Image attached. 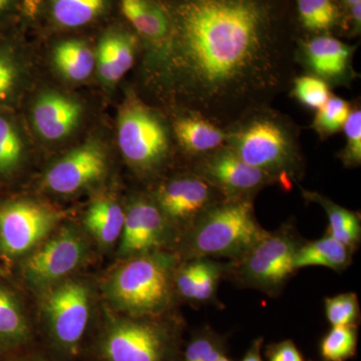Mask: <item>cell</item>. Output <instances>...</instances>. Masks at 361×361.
I'll return each mask as SVG.
<instances>
[{"label":"cell","mask_w":361,"mask_h":361,"mask_svg":"<svg viewBox=\"0 0 361 361\" xmlns=\"http://www.w3.org/2000/svg\"><path fill=\"white\" fill-rule=\"evenodd\" d=\"M280 0H177L152 56L182 109L226 129L271 106L296 75V39Z\"/></svg>","instance_id":"obj_1"},{"label":"cell","mask_w":361,"mask_h":361,"mask_svg":"<svg viewBox=\"0 0 361 361\" xmlns=\"http://www.w3.org/2000/svg\"><path fill=\"white\" fill-rule=\"evenodd\" d=\"M225 145L252 167L262 171L284 191L305 174L300 129L290 116L262 106L226 128Z\"/></svg>","instance_id":"obj_2"},{"label":"cell","mask_w":361,"mask_h":361,"mask_svg":"<svg viewBox=\"0 0 361 361\" xmlns=\"http://www.w3.org/2000/svg\"><path fill=\"white\" fill-rule=\"evenodd\" d=\"M165 314H109L92 330L85 361H180V323Z\"/></svg>","instance_id":"obj_3"},{"label":"cell","mask_w":361,"mask_h":361,"mask_svg":"<svg viewBox=\"0 0 361 361\" xmlns=\"http://www.w3.org/2000/svg\"><path fill=\"white\" fill-rule=\"evenodd\" d=\"M179 261L164 250L126 258L106 281L104 292L120 314H165L174 303Z\"/></svg>","instance_id":"obj_4"},{"label":"cell","mask_w":361,"mask_h":361,"mask_svg":"<svg viewBox=\"0 0 361 361\" xmlns=\"http://www.w3.org/2000/svg\"><path fill=\"white\" fill-rule=\"evenodd\" d=\"M267 232L256 219L253 199H225L180 235V250L185 260H237Z\"/></svg>","instance_id":"obj_5"},{"label":"cell","mask_w":361,"mask_h":361,"mask_svg":"<svg viewBox=\"0 0 361 361\" xmlns=\"http://www.w3.org/2000/svg\"><path fill=\"white\" fill-rule=\"evenodd\" d=\"M92 290L82 280H65L44 292L42 344L59 361L82 357L92 322Z\"/></svg>","instance_id":"obj_6"},{"label":"cell","mask_w":361,"mask_h":361,"mask_svg":"<svg viewBox=\"0 0 361 361\" xmlns=\"http://www.w3.org/2000/svg\"><path fill=\"white\" fill-rule=\"evenodd\" d=\"M302 242L293 225L267 232L242 257L226 263L224 278L237 286L276 297L297 271L294 257Z\"/></svg>","instance_id":"obj_7"},{"label":"cell","mask_w":361,"mask_h":361,"mask_svg":"<svg viewBox=\"0 0 361 361\" xmlns=\"http://www.w3.org/2000/svg\"><path fill=\"white\" fill-rule=\"evenodd\" d=\"M167 123L158 111L130 94L120 109L118 142L123 158L139 172L151 174L165 165L171 154Z\"/></svg>","instance_id":"obj_8"},{"label":"cell","mask_w":361,"mask_h":361,"mask_svg":"<svg viewBox=\"0 0 361 361\" xmlns=\"http://www.w3.org/2000/svg\"><path fill=\"white\" fill-rule=\"evenodd\" d=\"M87 254L89 244L82 231L66 226L32 252L23 264V275L33 290L44 293L82 267Z\"/></svg>","instance_id":"obj_9"},{"label":"cell","mask_w":361,"mask_h":361,"mask_svg":"<svg viewBox=\"0 0 361 361\" xmlns=\"http://www.w3.org/2000/svg\"><path fill=\"white\" fill-rule=\"evenodd\" d=\"M225 199L213 185L191 168L188 172L161 182L153 201L173 232L178 229L182 235L208 209Z\"/></svg>","instance_id":"obj_10"},{"label":"cell","mask_w":361,"mask_h":361,"mask_svg":"<svg viewBox=\"0 0 361 361\" xmlns=\"http://www.w3.org/2000/svg\"><path fill=\"white\" fill-rule=\"evenodd\" d=\"M61 219L52 207L40 202H11L0 208V250L8 258L18 257L49 237Z\"/></svg>","instance_id":"obj_11"},{"label":"cell","mask_w":361,"mask_h":361,"mask_svg":"<svg viewBox=\"0 0 361 361\" xmlns=\"http://www.w3.org/2000/svg\"><path fill=\"white\" fill-rule=\"evenodd\" d=\"M192 169L205 178L226 199H253L274 180L247 164L229 147L221 148L192 161Z\"/></svg>","instance_id":"obj_12"},{"label":"cell","mask_w":361,"mask_h":361,"mask_svg":"<svg viewBox=\"0 0 361 361\" xmlns=\"http://www.w3.org/2000/svg\"><path fill=\"white\" fill-rule=\"evenodd\" d=\"M355 51L356 45L345 44L331 35L297 37L296 65L330 87H349L357 78L353 68Z\"/></svg>","instance_id":"obj_13"},{"label":"cell","mask_w":361,"mask_h":361,"mask_svg":"<svg viewBox=\"0 0 361 361\" xmlns=\"http://www.w3.org/2000/svg\"><path fill=\"white\" fill-rule=\"evenodd\" d=\"M174 232L153 199H135L125 211L120 254L125 258L163 250Z\"/></svg>","instance_id":"obj_14"},{"label":"cell","mask_w":361,"mask_h":361,"mask_svg":"<svg viewBox=\"0 0 361 361\" xmlns=\"http://www.w3.org/2000/svg\"><path fill=\"white\" fill-rule=\"evenodd\" d=\"M106 157L99 145L89 142L56 161L44 178L45 186L56 194L77 193L101 180L106 172Z\"/></svg>","instance_id":"obj_15"},{"label":"cell","mask_w":361,"mask_h":361,"mask_svg":"<svg viewBox=\"0 0 361 361\" xmlns=\"http://www.w3.org/2000/svg\"><path fill=\"white\" fill-rule=\"evenodd\" d=\"M180 111L171 122V133L180 151L191 161L224 146L225 129L196 111L184 109Z\"/></svg>","instance_id":"obj_16"},{"label":"cell","mask_w":361,"mask_h":361,"mask_svg":"<svg viewBox=\"0 0 361 361\" xmlns=\"http://www.w3.org/2000/svg\"><path fill=\"white\" fill-rule=\"evenodd\" d=\"M226 263L210 258L190 259L178 265L175 272L177 295L196 304H212L224 278Z\"/></svg>","instance_id":"obj_17"},{"label":"cell","mask_w":361,"mask_h":361,"mask_svg":"<svg viewBox=\"0 0 361 361\" xmlns=\"http://www.w3.org/2000/svg\"><path fill=\"white\" fill-rule=\"evenodd\" d=\"M82 116V106L70 97L56 92L40 97L33 109V123L39 134L49 141L70 135Z\"/></svg>","instance_id":"obj_18"},{"label":"cell","mask_w":361,"mask_h":361,"mask_svg":"<svg viewBox=\"0 0 361 361\" xmlns=\"http://www.w3.org/2000/svg\"><path fill=\"white\" fill-rule=\"evenodd\" d=\"M123 16L134 26L151 49L152 56L163 49L170 33V18L155 0H122Z\"/></svg>","instance_id":"obj_19"},{"label":"cell","mask_w":361,"mask_h":361,"mask_svg":"<svg viewBox=\"0 0 361 361\" xmlns=\"http://www.w3.org/2000/svg\"><path fill=\"white\" fill-rule=\"evenodd\" d=\"M135 40L125 32L106 33L97 51V68L104 82L115 84L130 70L135 56Z\"/></svg>","instance_id":"obj_20"},{"label":"cell","mask_w":361,"mask_h":361,"mask_svg":"<svg viewBox=\"0 0 361 361\" xmlns=\"http://www.w3.org/2000/svg\"><path fill=\"white\" fill-rule=\"evenodd\" d=\"M355 250L338 240L325 234L314 241H303L294 257L295 269L322 266L336 272H343L353 262Z\"/></svg>","instance_id":"obj_21"},{"label":"cell","mask_w":361,"mask_h":361,"mask_svg":"<svg viewBox=\"0 0 361 361\" xmlns=\"http://www.w3.org/2000/svg\"><path fill=\"white\" fill-rule=\"evenodd\" d=\"M299 188L302 192L304 200L308 203L317 204L326 213L329 217V228L325 234L334 237L355 251L360 245L361 238L360 214L338 205L329 197L318 192L310 191L300 186Z\"/></svg>","instance_id":"obj_22"},{"label":"cell","mask_w":361,"mask_h":361,"mask_svg":"<svg viewBox=\"0 0 361 361\" xmlns=\"http://www.w3.org/2000/svg\"><path fill=\"white\" fill-rule=\"evenodd\" d=\"M35 342V331L20 304L0 287V348L13 351Z\"/></svg>","instance_id":"obj_23"},{"label":"cell","mask_w":361,"mask_h":361,"mask_svg":"<svg viewBox=\"0 0 361 361\" xmlns=\"http://www.w3.org/2000/svg\"><path fill=\"white\" fill-rule=\"evenodd\" d=\"M125 211L110 199H99L90 204L85 216L87 231L104 246H110L122 234Z\"/></svg>","instance_id":"obj_24"},{"label":"cell","mask_w":361,"mask_h":361,"mask_svg":"<svg viewBox=\"0 0 361 361\" xmlns=\"http://www.w3.org/2000/svg\"><path fill=\"white\" fill-rule=\"evenodd\" d=\"M54 63L68 80L82 82L92 75L96 66L94 52L85 42L68 40L54 49Z\"/></svg>","instance_id":"obj_25"},{"label":"cell","mask_w":361,"mask_h":361,"mask_svg":"<svg viewBox=\"0 0 361 361\" xmlns=\"http://www.w3.org/2000/svg\"><path fill=\"white\" fill-rule=\"evenodd\" d=\"M296 7L299 23L311 35H330L339 23L336 0H296Z\"/></svg>","instance_id":"obj_26"},{"label":"cell","mask_w":361,"mask_h":361,"mask_svg":"<svg viewBox=\"0 0 361 361\" xmlns=\"http://www.w3.org/2000/svg\"><path fill=\"white\" fill-rule=\"evenodd\" d=\"M226 337L210 327L196 330L183 344L180 361H218L227 355Z\"/></svg>","instance_id":"obj_27"},{"label":"cell","mask_w":361,"mask_h":361,"mask_svg":"<svg viewBox=\"0 0 361 361\" xmlns=\"http://www.w3.org/2000/svg\"><path fill=\"white\" fill-rule=\"evenodd\" d=\"M106 4V0H52V18L65 27H80L96 20Z\"/></svg>","instance_id":"obj_28"},{"label":"cell","mask_w":361,"mask_h":361,"mask_svg":"<svg viewBox=\"0 0 361 361\" xmlns=\"http://www.w3.org/2000/svg\"><path fill=\"white\" fill-rule=\"evenodd\" d=\"M353 103L331 94L319 110L315 111L314 118L311 123V129L324 141L331 135L343 130L344 123L350 114Z\"/></svg>","instance_id":"obj_29"},{"label":"cell","mask_w":361,"mask_h":361,"mask_svg":"<svg viewBox=\"0 0 361 361\" xmlns=\"http://www.w3.org/2000/svg\"><path fill=\"white\" fill-rule=\"evenodd\" d=\"M357 326H332L320 341L319 351L324 361H346L355 355Z\"/></svg>","instance_id":"obj_30"},{"label":"cell","mask_w":361,"mask_h":361,"mask_svg":"<svg viewBox=\"0 0 361 361\" xmlns=\"http://www.w3.org/2000/svg\"><path fill=\"white\" fill-rule=\"evenodd\" d=\"M289 96L304 108L317 111L331 97V87L320 78L304 73L295 75L288 90Z\"/></svg>","instance_id":"obj_31"},{"label":"cell","mask_w":361,"mask_h":361,"mask_svg":"<svg viewBox=\"0 0 361 361\" xmlns=\"http://www.w3.org/2000/svg\"><path fill=\"white\" fill-rule=\"evenodd\" d=\"M345 145L337 157L348 169L360 168L361 165V109L360 104L353 103L348 120L344 123Z\"/></svg>","instance_id":"obj_32"},{"label":"cell","mask_w":361,"mask_h":361,"mask_svg":"<svg viewBox=\"0 0 361 361\" xmlns=\"http://www.w3.org/2000/svg\"><path fill=\"white\" fill-rule=\"evenodd\" d=\"M325 315L331 326H357L360 317L358 297L353 292L324 299Z\"/></svg>","instance_id":"obj_33"},{"label":"cell","mask_w":361,"mask_h":361,"mask_svg":"<svg viewBox=\"0 0 361 361\" xmlns=\"http://www.w3.org/2000/svg\"><path fill=\"white\" fill-rule=\"evenodd\" d=\"M20 156V137L11 123L0 116V171L8 172L16 167Z\"/></svg>","instance_id":"obj_34"},{"label":"cell","mask_w":361,"mask_h":361,"mask_svg":"<svg viewBox=\"0 0 361 361\" xmlns=\"http://www.w3.org/2000/svg\"><path fill=\"white\" fill-rule=\"evenodd\" d=\"M268 361H304L302 355L290 339L275 342L266 348Z\"/></svg>","instance_id":"obj_35"},{"label":"cell","mask_w":361,"mask_h":361,"mask_svg":"<svg viewBox=\"0 0 361 361\" xmlns=\"http://www.w3.org/2000/svg\"><path fill=\"white\" fill-rule=\"evenodd\" d=\"M8 361H59L42 344L35 343L16 349V355Z\"/></svg>","instance_id":"obj_36"},{"label":"cell","mask_w":361,"mask_h":361,"mask_svg":"<svg viewBox=\"0 0 361 361\" xmlns=\"http://www.w3.org/2000/svg\"><path fill=\"white\" fill-rule=\"evenodd\" d=\"M16 73L8 59L0 56V99H4L13 90Z\"/></svg>","instance_id":"obj_37"},{"label":"cell","mask_w":361,"mask_h":361,"mask_svg":"<svg viewBox=\"0 0 361 361\" xmlns=\"http://www.w3.org/2000/svg\"><path fill=\"white\" fill-rule=\"evenodd\" d=\"M263 341H264L263 337H259L252 342L250 348L247 350L245 356L241 361H263L262 356H261Z\"/></svg>","instance_id":"obj_38"},{"label":"cell","mask_w":361,"mask_h":361,"mask_svg":"<svg viewBox=\"0 0 361 361\" xmlns=\"http://www.w3.org/2000/svg\"><path fill=\"white\" fill-rule=\"evenodd\" d=\"M40 4H42V0H23V13L28 18H35L39 11Z\"/></svg>","instance_id":"obj_39"},{"label":"cell","mask_w":361,"mask_h":361,"mask_svg":"<svg viewBox=\"0 0 361 361\" xmlns=\"http://www.w3.org/2000/svg\"><path fill=\"white\" fill-rule=\"evenodd\" d=\"M13 0H0V14L11 9Z\"/></svg>","instance_id":"obj_40"},{"label":"cell","mask_w":361,"mask_h":361,"mask_svg":"<svg viewBox=\"0 0 361 361\" xmlns=\"http://www.w3.org/2000/svg\"><path fill=\"white\" fill-rule=\"evenodd\" d=\"M341 1L343 4L344 8L348 11H350L353 7L361 4V0H341Z\"/></svg>","instance_id":"obj_41"},{"label":"cell","mask_w":361,"mask_h":361,"mask_svg":"<svg viewBox=\"0 0 361 361\" xmlns=\"http://www.w3.org/2000/svg\"><path fill=\"white\" fill-rule=\"evenodd\" d=\"M218 361H233V360H230V358H228L227 355H224V356H222V357H221L220 360Z\"/></svg>","instance_id":"obj_42"},{"label":"cell","mask_w":361,"mask_h":361,"mask_svg":"<svg viewBox=\"0 0 361 361\" xmlns=\"http://www.w3.org/2000/svg\"><path fill=\"white\" fill-rule=\"evenodd\" d=\"M4 353H6V350H4V349L0 348V355H4Z\"/></svg>","instance_id":"obj_43"},{"label":"cell","mask_w":361,"mask_h":361,"mask_svg":"<svg viewBox=\"0 0 361 361\" xmlns=\"http://www.w3.org/2000/svg\"><path fill=\"white\" fill-rule=\"evenodd\" d=\"M4 274V271H2L1 267H0V276Z\"/></svg>","instance_id":"obj_44"}]
</instances>
